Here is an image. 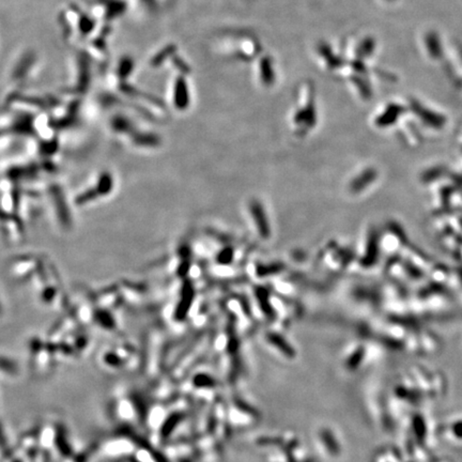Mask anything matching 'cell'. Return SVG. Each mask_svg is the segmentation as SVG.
<instances>
[{"label":"cell","instance_id":"obj_1","mask_svg":"<svg viewBox=\"0 0 462 462\" xmlns=\"http://www.w3.org/2000/svg\"><path fill=\"white\" fill-rule=\"evenodd\" d=\"M187 89L185 82L182 80L178 81L175 88V104L178 108H185L187 106Z\"/></svg>","mask_w":462,"mask_h":462}]
</instances>
